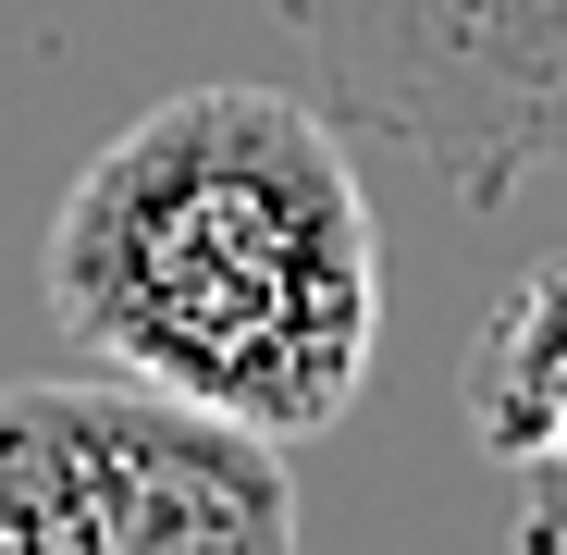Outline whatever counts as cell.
<instances>
[{"instance_id": "obj_1", "label": "cell", "mask_w": 567, "mask_h": 555, "mask_svg": "<svg viewBox=\"0 0 567 555\" xmlns=\"http://www.w3.org/2000/svg\"><path fill=\"white\" fill-rule=\"evenodd\" d=\"M86 370L309 444L383 358V223L358 148L284 86H173L62 185L38 247Z\"/></svg>"}, {"instance_id": "obj_2", "label": "cell", "mask_w": 567, "mask_h": 555, "mask_svg": "<svg viewBox=\"0 0 567 555\" xmlns=\"http://www.w3.org/2000/svg\"><path fill=\"white\" fill-rule=\"evenodd\" d=\"M0 555H297V470L124 370L0 383Z\"/></svg>"}, {"instance_id": "obj_3", "label": "cell", "mask_w": 567, "mask_h": 555, "mask_svg": "<svg viewBox=\"0 0 567 555\" xmlns=\"http://www.w3.org/2000/svg\"><path fill=\"white\" fill-rule=\"evenodd\" d=\"M309 100L420 161L444 198L506 210L567 173V0H271Z\"/></svg>"}, {"instance_id": "obj_4", "label": "cell", "mask_w": 567, "mask_h": 555, "mask_svg": "<svg viewBox=\"0 0 567 555\" xmlns=\"http://www.w3.org/2000/svg\"><path fill=\"white\" fill-rule=\"evenodd\" d=\"M468 420L530 494V555H555L567 543V271L506 285L482 370H468Z\"/></svg>"}]
</instances>
